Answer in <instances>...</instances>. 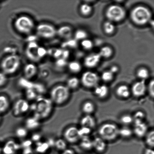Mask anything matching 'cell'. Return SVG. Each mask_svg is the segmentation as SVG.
I'll use <instances>...</instances> for the list:
<instances>
[{
    "instance_id": "obj_12",
    "label": "cell",
    "mask_w": 154,
    "mask_h": 154,
    "mask_svg": "<svg viewBox=\"0 0 154 154\" xmlns=\"http://www.w3.org/2000/svg\"><path fill=\"white\" fill-rule=\"evenodd\" d=\"M21 150L20 143L13 139L7 140L2 147L3 154H16Z\"/></svg>"
},
{
    "instance_id": "obj_18",
    "label": "cell",
    "mask_w": 154,
    "mask_h": 154,
    "mask_svg": "<svg viewBox=\"0 0 154 154\" xmlns=\"http://www.w3.org/2000/svg\"><path fill=\"white\" fill-rule=\"evenodd\" d=\"M73 34V29L69 26H63L57 29V35L61 38L66 40L71 38Z\"/></svg>"
},
{
    "instance_id": "obj_58",
    "label": "cell",
    "mask_w": 154,
    "mask_h": 154,
    "mask_svg": "<svg viewBox=\"0 0 154 154\" xmlns=\"http://www.w3.org/2000/svg\"><path fill=\"white\" fill-rule=\"evenodd\" d=\"M149 23H150V24L151 26V27L152 28H154V21L152 19L150 21V22H149Z\"/></svg>"
},
{
    "instance_id": "obj_43",
    "label": "cell",
    "mask_w": 154,
    "mask_h": 154,
    "mask_svg": "<svg viewBox=\"0 0 154 154\" xmlns=\"http://www.w3.org/2000/svg\"><path fill=\"white\" fill-rule=\"evenodd\" d=\"M145 142L146 144L150 148L154 146V131H151L147 132L146 135Z\"/></svg>"
},
{
    "instance_id": "obj_7",
    "label": "cell",
    "mask_w": 154,
    "mask_h": 154,
    "mask_svg": "<svg viewBox=\"0 0 154 154\" xmlns=\"http://www.w3.org/2000/svg\"><path fill=\"white\" fill-rule=\"evenodd\" d=\"M105 16L110 22H122L126 17V12L121 6L117 4L111 5L106 10Z\"/></svg>"
},
{
    "instance_id": "obj_57",
    "label": "cell",
    "mask_w": 154,
    "mask_h": 154,
    "mask_svg": "<svg viewBox=\"0 0 154 154\" xmlns=\"http://www.w3.org/2000/svg\"><path fill=\"white\" fill-rule=\"evenodd\" d=\"M144 154H154V151L150 148L146 149L145 151Z\"/></svg>"
},
{
    "instance_id": "obj_17",
    "label": "cell",
    "mask_w": 154,
    "mask_h": 154,
    "mask_svg": "<svg viewBox=\"0 0 154 154\" xmlns=\"http://www.w3.org/2000/svg\"><path fill=\"white\" fill-rule=\"evenodd\" d=\"M101 58H102L99 53H94L89 54L84 59V66L88 68H93L99 64Z\"/></svg>"
},
{
    "instance_id": "obj_55",
    "label": "cell",
    "mask_w": 154,
    "mask_h": 154,
    "mask_svg": "<svg viewBox=\"0 0 154 154\" xmlns=\"http://www.w3.org/2000/svg\"><path fill=\"white\" fill-rule=\"evenodd\" d=\"M109 70L114 75L119 72V69L118 66L116 65H112L110 68Z\"/></svg>"
},
{
    "instance_id": "obj_16",
    "label": "cell",
    "mask_w": 154,
    "mask_h": 154,
    "mask_svg": "<svg viewBox=\"0 0 154 154\" xmlns=\"http://www.w3.org/2000/svg\"><path fill=\"white\" fill-rule=\"evenodd\" d=\"M39 45L35 42H29L26 49V55L31 61L37 62L40 60L37 56V49Z\"/></svg>"
},
{
    "instance_id": "obj_34",
    "label": "cell",
    "mask_w": 154,
    "mask_h": 154,
    "mask_svg": "<svg viewBox=\"0 0 154 154\" xmlns=\"http://www.w3.org/2000/svg\"><path fill=\"white\" fill-rule=\"evenodd\" d=\"M93 10V7L88 3H84L79 8L80 13L85 16H88L91 14Z\"/></svg>"
},
{
    "instance_id": "obj_32",
    "label": "cell",
    "mask_w": 154,
    "mask_h": 154,
    "mask_svg": "<svg viewBox=\"0 0 154 154\" xmlns=\"http://www.w3.org/2000/svg\"><path fill=\"white\" fill-rule=\"evenodd\" d=\"M34 82L31 80L27 79L23 77L21 78L19 81V85L21 88L25 90L27 89L33 88Z\"/></svg>"
},
{
    "instance_id": "obj_20",
    "label": "cell",
    "mask_w": 154,
    "mask_h": 154,
    "mask_svg": "<svg viewBox=\"0 0 154 154\" xmlns=\"http://www.w3.org/2000/svg\"><path fill=\"white\" fill-rule=\"evenodd\" d=\"M11 106V102L8 97L5 94L0 95V115L8 111Z\"/></svg>"
},
{
    "instance_id": "obj_15",
    "label": "cell",
    "mask_w": 154,
    "mask_h": 154,
    "mask_svg": "<svg viewBox=\"0 0 154 154\" xmlns=\"http://www.w3.org/2000/svg\"><path fill=\"white\" fill-rule=\"evenodd\" d=\"M41 122L40 119L32 115L25 119L24 126L29 131L36 132L41 126Z\"/></svg>"
},
{
    "instance_id": "obj_54",
    "label": "cell",
    "mask_w": 154,
    "mask_h": 154,
    "mask_svg": "<svg viewBox=\"0 0 154 154\" xmlns=\"http://www.w3.org/2000/svg\"><path fill=\"white\" fill-rule=\"evenodd\" d=\"M148 91L149 95L151 97L153 98L154 96V81L153 79L151 80L148 85Z\"/></svg>"
},
{
    "instance_id": "obj_9",
    "label": "cell",
    "mask_w": 154,
    "mask_h": 154,
    "mask_svg": "<svg viewBox=\"0 0 154 154\" xmlns=\"http://www.w3.org/2000/svg\"><path fill=\"white\" fill-rule=\"evenodd\" d=\"M31 103L25 98H20L15 101L12 107L13 115L18 117L27 114L30 110Z\"/></svg>"
},
{
    "instance_id": "obj_24",
    "label": "cell",
    "mask_w": 154,
    "mask_h": 154,
    "mask_svg": "<svg viewBox=\"0 0 154 154\" xmlns=\"http://www.w3.org/2000/svg\"><path fill=\"white\" fill-rule=\"evenodd\" d=\"M116 94L119 97L127 99L130 96L131 91L128 86L126 85H121L116 89Z\"/></svg>"
},
{
    "instance_id": "obj_36",
    "label": "cell",
    "mask_w": 154,
    "mask_h": 154,
    "mask_svg": "<svg viewBox=\"0 0 154 154\" xmlns=\"http://www.w3.org/2000/svg\"><path fill=\"white\" fill-rule=\"evenodd\" d=\"M103 29L106 34L111 35L113 34L115 31L116 26L114 23L108 20L104 22Z\"/></svg>"
},
{
    "instance_id": "obj_48",
    "label": "cell",
    "mask_w": 154,
    "mask_h": 154,
    "mask_svg": "<svg viewBox=\"0 0 154 154\" xmlns=\"http://www.w3.org/2000/svg\"><path fill=\"white\" fill-rule=\"evenodd\" d=\"M63 52V50L61 49H51L49 51L50 55L57 59L61 58Z\"/></svg>"
},
{
    "instance_id": "obj_44",
    "label": "cell",
    "mask_w": 154,
    "mask_h": 154,
    "mask_svg": "<svg viewBox=\"0 0 154 154\" xmlns=\"http://www.w3.org/2000/svg\"><path fill=\"white\" fill-rule=\"evenodd\" d=\"M101 79L105 82H109L113 79L114 75L109 70L103 72L101 75Z\"/></svg>"
},
{
    "instance_id": "obj_2",
    "label": "cell",
    "mask_w": 154,
    "mask_h": 154,
    "mask_svg": "<svg viewBox=\"0 0 154 154\" xmlns=\"http://www.w3.org/2000/svg\"><path fill=\"white\" fill-rule=\"evenodd\" d=\"M70 91L66 85H57L51 89L49 97L54 105L61 106L69 101L71 96Z\"/></svg>"
},
{
    "instance_id": "obj_33",
    "label": "cell",
    "mask_w": 154,
    "mask_h": 154,
    "mask_svg": "<svg viewBox=\"0 0 154 154\" xmlns=\"http://www.w3.org/2000/svg\"><path fill=\"white\" fill-rule=\"evenodd\" d=\"M39 96L33 88L27 89L25 90V96L26 99L30 101H35Z\"/></svg>"
},
{
    "instance_id": "obj_28",
    "label": "cell",
    "mask_w": 154,
    "mask_h": 154,
    "mask_svg": "<svg viewBox=\"0 0 154 154\" xmlns=\"http://www.w3.org/2000/svg\"><path fill=\"white\" fill-rule=\"evenodd\" d=\"M95 106L93 102L88 101L84 102L82 106L83 112L85 115H91L94 112L95 110Z\"/></svg>"
},
{
    "instance_id": "obj_31",
    "label": "cell",
    "mask_w": 154,
    "mask_h": 154,
    "mask_svg": "<svg viewBox=\"0 0 154 154\" xmlns=\"http://www.w3.org/2000/svg\"><path fill=\"white\" fill-rule=\"evenodd\" d=\"M80 83V81L78 78L76 77H73L68 79L66 85L69 90H76L78 88Z\"/></svg>"
},
{
    "instance_id": "obj_26",
    "label": "cell",
    "mask_w": 154,
    "mask_h": 154,
    "mask_svg": "<svg viewBox=\"0 0 154 154\" xmlns=\"http://www.w3.org/2000/svg\"><path fill=\"white\" fill-rule=\"evenodd\" d=\"M80 141V146L82 149L89 150L93 148V140L89 136L82 137Z\"/></svg>"
},
{
    "instance_id": "obj_6",
    "label": "cell",
    "mask_w": 154,
    "mask_h": 154,
    "mask_svg": "<svg viewBox=\"0 0 154 154\" xmlns=\"http://www.w3.org/2000/svg\"><path fill=\"white\" fill-rule=\"evenodd\" d=\"M119 128L114 123H106L100 127L98 133L100 137L105 141H114L119 136Z\"/></svg>"
},
{
    "instance_id": "obj_46",
    "label": "cell",
    "mask_w": 154,
    "mask_h": 154,
    "mask_svg": "<svg viewBox=\"0 0 154 154\" xmlns=\"http://www.w3.org/2000/svg\"><path fill=\"white\" fill-rule=\"evenodd\" d=\"M92 132V129L86 127L81 126L79 128V134L81 138L83 137H88Z\"/></svg>"
},
{
    "instance_id": "obj_37",
    "label": "cell",
    "mask_w": 154,
    "mask_h": 154,
    "mask_svg": "<svg viewBox=\"0 0 154 154\" xmlns=\"http://www.w3.org/2000/svg\"><path fill=\"white\" fill-rule=\"evenodd\" d=\"M133 134L132 130L127 126H124L119 129V136L123 138H129L132 136Z\"/></svg>"
},
{
    "instance_id": "obj_40",
    "label": "cell",
    "mask_w": 154,
    "mask_h": 154,
    "mask_svg": "<svg viewBox=\"0 0 154 154\" xmlns=\"http://www.w3.org/2000/svg\"><path fill=\"white\" fill-rule=\"evenodd\" d=\"M75 39L77 41H82L87 38L88 33L85 30L83 29H79L75 32L74 34Z\"/></svg>"
},
{
    "instance_id": "obj_45",
    "label": "cell",
    "mask_w": 154,
    "mask_h": 154,
    "mask_svg": "<svg viewBox=\"0 0 154 154\" xmlns=\"http://www.w3.org/2000/svg\"><path fill=\"white\" fill-rule=\"evenodd\" d=\"M82 47L86 51H90L93 49L94 43L92 41L89 39H85L82 41L81 43Z\"/></svg>"
},
{
    "instance_id": "obj_30",
    "label": "cell",
    "mask_w": 154,
    "mask_h": 154,
    "mask_svg": "<svg viewBox=\"0 0 154 154\" xmlns=\"http://www.w3.org/2000/svg\"><path fill=\"white\" fill-rule=\"evenodd\" d=\"M101 58H109L112 55L113 50L111 47L108 46L102 47L99 52Z\"/></svg>"
},
{
    "instance_id": "obj_60",
    "label": "cell",
    "mask_w": 154,
    "mask_h": 154,
    "mask_svg": "<svg viewBox=\"0 0 154 154\" xmlns=\"http://www.w3.org/2000/svg\"><path fill=\"white\" fill-rule=\"evenodd\" d=\"M2 119V118L1 116L0 115V123H1V122Z\"/></svg>"
},
{
    "instance_id": "obj_59",
    "label": "cell",
    "mask_w": 154,
    "mask_h": 154,
    "mask_svg": "<svg viewBox=\"0 0 154 154\" xmlns=\"http://www.w3.org/2000/svg\"><path fill=\"white\" fill-rule=\"evenodd\" d=\"M2 152V146L0 144V154Z\"/></svg>"
},
{
    "instance_id": "obj_10",
    "label": "cell",
    "mask_w": 154,
    "mask_h": 154,
    "mask_svg": "<svg viewBox=\"0 0 154 154\" xmlns=\"http://www.w3.org/2000/svg\"><path fill=\"white\" fill-rule=\"evenodd\" d=\"M99 77L94 72H85L81 76V82L86 88H92L96 87L99 83Z\"/></svg>"
},
{
    "instance_id": "obj_27",
    "label": "cell",
    "mask_w": 154,
    "mask_h": 154,
    "mask_svg": "<svg viewBox=\"0 0 154 154\" xmlns=\"http://www.w3.org/2000/svg\"><path fill=\"white\" fill-rule=\"evenodd\" d=\"M29 131L24 126L18 127L15 131L16 136L18 139L21 140H25L26 139L29 135Z\"/></svg>"
},
{
    "instance_id": "obj_13",
    "label": "cell",
    "mask_w": 154,
    "mask_h": 154,
    "mask_svg": "<svg viewBox=\"0 0 154 154\" xmlns=\"http://www.w3.org/2000/svg\"><path fill=\"white\" fill-rule=\"evenodd\" d=\"M133 133L139 138H142L145 136L147 133L148 126L144 121L140 120H134Z\"/></svg>"
},
{
    "instance_id": "obj_14",
    "label": "cell",
    "mask_w": 154,
    "mask_h": 154,
    "mask_svg": "<svg viewBox=\"0 0 154 154\" xmlns=\"http://www.w3.org/2000/svg\"><path fill=\"white\" fill-rule=\"evenodd\" d=\"M147 87L145 81L141 80L136 82L133 84L131 88V93L136 97H141L145 94Z\"/></svg>"
},
{
    "instance_id": "obj_52",
    "label": "cell",
    "mask_w": 154,
    "mask_h": 154,
    "mask_svg": "<svg viewBox=\"0 0 154 154\" xmlns=\"http://www.w3.org/2000/svg\"><path fill=\"white\" fill-rule=\"evenodd\" d=\"M8 81L7 75L3 73L0 72V88L5 85Z\"/></svg>"
},
{
    "instance_id": "obj_51",
    "label": "cell",
    "mask_w": 154,
    "mask_h": 154,
    "mask_svg": "<svg viewBox=\"0 0 154 154\" xmlns=\"http://www.w3.org/2000/svg\"><path fill=\"white\" fill-rule=\"evenodd\" d=\"M48 54V51L45 48L39 46L37 49V55L39 60H40L46 56Z\"/></svg>"
},
{
    "instance_id": "obj_49",
    "label": "cell",
    "mask_w": 154,
    "mask_h": 154,
    "mask_svg": "<svg viewBox=\"0 0 154 154\" xmlns=\"http://www.w3.org/2000/svg\"><path fill=\"white\" fill-rule=\"evenodd\" d=\"M134 120H140L144 121L146 117V114L144 112L138 111L136 112L134 115L133 116Z\"/></svg>"
},
{
    "instance_id": "obj_42",
    "label": "cell",
    "mask_w": 154,
    "mask_h": 154,
    "mask_svg": "<svg viewBox=\"0 0 154 154\" xmlns=\"http://www.w3.org/2000/svg\"><path fill=\"white\" fill-rule=\"evenodd\" d=\"M62 47L64 49L69 48L70 49H75L78 47V41L75 39L70 38L66 40L65 42L63 44Z\"/></svg>"
},
{
    "instance_id": "obj_1",
    "label": "cell",
    "mask_w": 154,
    "mask_h": 154,
    "mask_svg": "<svg viewBox=\"0 0 154 154\" xmlns=\"http://www.w3.org/2000/svg\"><path fill=\"white\" fill-rule=\"evenodd\" d=\"M55 106L49 97L39 96L32 104H31L30 110L40 120L49 118L53 112Z\"/></svg>"
},
{
    "instance_id": "obj_11",
    "label": "cell",
    "mask_w": 154,
    "mask_h": 154,
    "mask_svg": "<svg viewBox=\"0 0 154 154\" xmlns=\"http://www.w3.org/2000/svg\"><path fill=\"white\" fill-rule=\"evenodd\" d=\"M63 137L67 143L71 144L77 143L81 139L79 134V128L74 126L66 128L63 132Z\"/></svg>"
},
{
    "instance_id": "obj_38",
    "label": "cell",
    "mask_w": 154,
    "mask_h": 154,
    "mask_svg": "<svg viewBox=\"0 0 154 154\" xmlns=\"http://www.w3.org/2000/svg\"><path fill=\"white\" fill-rule=\"evenodd\" d=\"M33 89L38 96H45L47 91L45 85L39 82L34 83Z\"/></svg>"
},
{
    "instance_id": "obj_53",
    "label": "cell",
    "mask_w": 154,
    "mask_h": 154,
    "mask_svg": "<svg viewBox=\"0 0 154 154\" xmlns=\"http://www.w3.org/2000/svg\"><path fill=\"white\" fill-rule=\"evenodd\" d=\"M67 60L62 58L57 59L55 62L56 65L59 68L64 67L67 66Z\"/></svg>"
},
{
    "instance_id": "obj_5",
    "label": "cell",
    "mask_w": 154,
    "mask_h": 154,
    "mask_svg": "<svg viewBox=\"0 0 154 154\" xmlns=\"http://www.w3.org/2000/svg\"><path fill=\"white\" fill-rule=\"evenodd\" d=\"M14 26L18 32L23 34L28 35L32 32L35 25L34 20L31 17L22 15L15 20Z\"/></svg>"
},
{
    "instance_id": "obj_56",
    "label": "cell",
    "mask_w": 154,
    "mask_h": 154,
    "mask_svg": "<svg viewBox=\"0 0 154 154\" xmlns=\"http://www.w3.org/2000/svg\"><path fill=\"white\" fill-rule=\"evenodd\" d=\"M70 52L68 50L65 49L63 50L62 55L61 58L67 60L70 56Z\"/></svg>"
},
{
    "instance_id": "obj_4",
    "label": "cell",
    "mask_w": 154,
    "mask_h": 154,
    "mask_svg": "<svg viewBox=\"0 0 154 154\" xmlns=\"http://www.w3.org/2000/svg\"><path fill=\"white\" fill-rule=\"evenodd\" d=\"M21 64V60L19 56L16 54L9 55L2 61V72L7 76L14 74L19 70Z\"/></svg>"
},
{
    "instance_id": "obj_29",
    "label": "cell",
    "mask_w": 154,
    "mask_h": 154,
    "mask_svg": "<svg viewBox=\"0 0 154 154\" xmlns=\"http://www.w3.org/2000/svg\"><path fill=\"white\" fill-rule=\"evenodd\" d=\"M67 142L63 138H58L55 140L54 148L59 151L63 152L67 148Z\"/></svg>"
},
{
    "instance_id": "obj_39",
    "label": "cell",
    "mask_w": 154,
    "mask_h": 154,
    "mask_svg": "<svg viewBox=\"0 0 154 154\" xmlns=\"http://www.w3.org/2000/svg\"><path fill=\"white\" fill-rule=\"evenodd\" d=\"M137 75L141 80H144L149 78L150 73L148 70L144 67L140 68L137 72Z\"/></svg>"
},
{
    "instance_id": "obj_23",
    "label": "cell",
    "mask_w": 154,
    "mask_h": 154,
    "mask_svg": "<svg viewBox=\"0 0 154 154\" xmlns=\"http://www.w3.org/2000/svg\"><path fill=\"white\" fill-rule=\"evenodd\" d=\"M93 148L99 153L105 151L107 147L106 141L100 137H96L93 140Z\"/></svg>"
},
{
    "instance_id": "obj_41",
    "label": "cell",
    "mask_w": 154,
    "mask_h": 154,
    "mask_svg": "<svg viewBox=\"0 0 154 154\" xmlns=\"http://www.w3.org/2000/svg\"><path fill=\"white\" fill-rule=\"evenodd\" d=\"M120 121L122 124L127 126L134 123V120L132 116L129 114H125L120 117Z\"/></svg>"
},
{
    "instance_id": "obj_25",
    "label": "cell",
    "mask_w": 154,
    "mask_h": 154,
    "mask_svg": "<svg viewBox=\"0 0 154 154\" xmlns=\"http://www.w3.org/2000/svg\"><path fill=\"white\" fill-rule=\"evenodd\" d=\"M49 145L46 141H42L35 144L34 150L36 153L40 154H44L47 153L50 150Z\"/></svg>"
},
{
    "instance_id": "obj_47",
    "label": "cell",
    "mask_w": 154,
    "mask_h": 154,
    "mask_svg": "<svg viewBox=\"0 0 154 154\" xmlns=\"http://www.w3.org/2000/svg\"><path fill=\"white\" fill-rule=\"evenodd\" d=\"M43 136L41 134L38 132H34L31 136L30 139L32 141L34 144L42 141Z\"/></svg>"
},
{
    "instance_id": "obj_21",
    "label": "cell",
    "mask_w": 154,
    "mask_h": 154,
    "mask_svg": "<svg viewBox=\"0 0 154 154\" xmlns=\"http://www.w3.org/2000/svg\"><path fill=\"white\" fill-rule=\"evenodd\" d=\"M80 124L81 126L86 127L92 129L96 126V120L91 115H85L81 119Z\"/></svg>"
},
{
    "instance_id": "obj_50",
    "label": "cell",
    "mask_w": 154,
    "mask_h": 154,
    "mask_svg": "<svg viewBox=\"0 0 154 154\" xmlns=\"http://www.w3.org/2000/svg\"><path fill=\"white\" fill-rule=\"evenodd\" d=\"M34 143L31 139H26L23 140V141L20 143L21 150L23 149L28 148L32 147V146Z\"/></svg>"
},
{
    "instance_id": "obj_3",
    "label": "cell",
    "mask_w": 154,
    "mask_h": 154,
    "mask_svg": "<svg viewBox=\"0 0 154 154\" xmlns=\"http://www.w3.org/2000/svg\"><path fill=\"white\" fill-rule=\"evenodd\" d=\"M152 14L150 9L144 5L137 6L131 12V20L135 25L142 26L149 23Z\"/></svg>"
},
{
    "instance_id": "obj_35",
    "label": "cell",
    "mask_w": 154,
    "mask_h": 154,
    "mask_svg": "<svg viewBox=\"0 0 154 154\" xmlns=\"http://www.w3.org/2000/svg\"><path fill=\"white\" fill-rule=\"evenodd\" d=\"M69 70L72 73H79L82 70V66L79 62L77 61L70 62L68 64Z\"/></svg>"
},
{
    "instance_id": "obj_19",
    "label": "cell",
    "mask_w": 154,
    "mask_h": 154,
    "mask_svg": "<svg viewBox=\"0 0 154 154\" xmlns=\"http://www.w3.org/2000/svg\"><path fill=\"white\" fill-rule=\"evenodd\" d=\"M38 73L37 66L33 63L26 65L23 69L24 78L31 80L37 75Z\"/></svg>"
},
{
    "instance_id": "obj_8",
    "label": "cell",
    "mask_w": 154,
    "mask_h": 154,
    "mask_svg": "<svg viewBox=\"0 0 154 154\" xmlns=\"http://www.w3.org/2000/svg\"><path fill=\"white\" fill-rule=\"evenodd\" d=\"M36 33L39 37L45 39L54 38L57 35V29L51 24H39L36 29Z\"/></svg>"
},
{
    "instance_id": "obj_22",
    "label": "cell",
    "mask_w": 154,
    "mask_h": 154,
    "mask_svg": "<svg viewBox=\"0 0 154 154\" xmlns=\"http://www.w3.org/2000/svg\"><path fill=\"white\" fill-rule=\"evenodd\" d=\"M94 93L99 99H104L108 96L109 89L108 86L105 85L97 86L94 88Z\"/></svg>"
}]
</instances>
